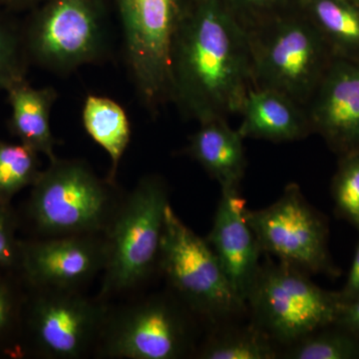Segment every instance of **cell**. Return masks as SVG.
<instances>
[{
    "mask_svg": "<svg viewBox=\"0 0 359 359\" xmlns=\"http://www.w3.org/2000/svg\"><path fill=\"white\" fill-rule=\"evenodd\" d=\"M252 87L247 32L223 0L189 2L175 35L171 102L199 124L240 114Z\"/></svg>",
    "mask_w": 359,
    "mask_h": 359,
    "instance_id": "obj_1",
    "label": "cell"
},
{
    "mask_svg": "<svg viewBox=\"0 0 359 359\" xmlns=\"http://www.w3.org/2000/svg\"><path fill=\"white\" fill-rule=\"evenodd\" d=\"M43 1L44 0H0V11L16 15L20 13H29Z\"/></svg>",
    "mask_w": 359,
    "mask_h": 359,
    "instance_id": "obj_30",
    "label": "cell"
},
{
    "mask_svg": "<svg viewBox=\"0 0 359 359\" xmlns=\"http://www.w3.org/2000/svg\"><path fill=\"white\" fill-rule=\"evenodd\" d=\"M252 87L276 90L308 107L334 54L299 7L247 32Z\"/></svg>",
    "mask_w": 359,
    "mask_h": 359,
    "instance_id": "obj_4",
    "label": "cell"
},
{
    "mask_svg": "<svg viewBox=\"0 0 359 359\" xmlns=\"http://www.w3.org/2000/svg\"><path fill=\"white\" fill-rule=\"evenodd\" d=\"M159 266L182 302L205 320H228L247 311L211 245L170 205L165 212Z\"/></svg>",
    "mask_w": 359,
    "mask_h": 359,
    "instance_id": "obj_7",
    "label": "cell"
},
{
    "mask_svg": "<svg viewBox=\"0 0 359 359\" xmlns=\"http://www.w3.org/2000/svg\"><path fill=\"white\" fill-rule=\"evenodd\" d=\"M289 359H359V339L332 325L285 347L280 353Z\"/></svg>",
    "mask_w": 359,
    "mask_h": 359,
    "instance_id": "obj_22",
    "label": "cell"
},
{
    "mask_svg": "<svg viewBox=\"0 0 359 359\" xmlns=\"http://www.w3.org/2000/svg\"><path fill=\"white\" fill-rule=\"evenodd\" d=\"M306 273L282 261L261 264L245 299L252 323L280 346H292L337 320L339 292L321 289Z\"/></svg>",
    "mask_w": 359,
    "mask_h": 359,
    "instance_id": "obj_6",
    "label": "cell"
},
{
    "mask_svg": "<svg viewBox=\"0 0 359 359\" xmlns=\"http://www.w3.org/2000/svg\"><path fill=\"white\" fill-rule=\"evenodd\" d=\"M334 325L344 328L359 339V294L340 302Z\"/></svg>",
    "mask_w": 359,
    "mask_h": 359,
    "instance_id": "obj_28",
    "label": "cell"
},
{
    "mask_svg": "<svg viewBox=\"0 0 359 359\" xmlns=\"http://www.w3.org/2000/svg\"><path fill=\"white\" fill-rule=\"evenodd\" d=\"M107 179L81 160L49 161L32 187L23 217L28 238L101 235L119 202Z\"/></svg>",
    "mask_w": 359,
    "mask_h": 359,
    "instance_id": "obj_2",
    "label": "cell"
},
{
    "mask_svg": "<svg viewBox=\"0 0 359 359\" xmlns=\"http://www.w3.org/2000/svg\"><path fill=\"white\" fill-rule=\"evenodd\" d=\"M335 212L359 233V152L339 157L332 182Z\"/></svg>",
    "mask_w": 359,
    "mask_h": 359,
    "instance_id": "obj_25",
    "label": "cell"
},
{
    "mask_svg": "<svg viewBox=\"0 0 359 359\" xmlns=\"http://www.w3.org/2000/svg\"><path fill=\"white\" fill-rule=\"evenodd\" d=\"M125 57L144 107L157 115L171 102L170 66L184 0H116Z\"/></svg>",
    "mask_w": 359,
    "mask_h": 359,
    "instance_id": "obj_8",
    "label": "cell"
},
{
    "mask_svg": "<svg viewBox=\"0 0 359 359\" xmlns=\"http://www.w3.org/2000/svg\"><path fill=\"white\" fill-rule=\"evenodd\" d=\"M202 1H208V0H191L190 2H202Z\"/></svg>",
    "mask_w": 359,
    "mask_h": 359,
    "instance_id": "obj_31",
    "label": "cell"
},
{
    "mask_svg": "<svg viewBox=\"0 0 359 359\" xmlns=\"http://www.w3.org/2000/svg\"><path fill=\"white\" fill-rule=\"evenodd\" d=\"M340 301H346L359 294V240L354 252L353 264L349 269L348 276L344 289L340 290Z\"/></svg>",
    "mask_w": 359,
    "mask_h": 359,
    "instance_id": "obj_29",
    "label": "cell"
},
{
    "mask_svg": "<svg viewBox=\"0 0 359 359\" xmlns=\"http://www.w3.org/2000/svg\"><path fill=\"white\" fill-rule=\"evenodd\" d=\"M25 285L0 271V353L21 354Z\"/></svg>",
    "mask_w": 359,
    "mask_h": 359,
    "instance_id": "obj_23",
    "label": "cell"
},
{
    "mask_svg": "<svg viewBox=\"0 0 359 359\" xmlns=\"http://www.w3.org/2000/svg\"><path fill=\"white\" fill-rule=\"evenodd\" d=\"M96 347L101 358H181L191 347L190 325L174 302L152 297L108 313Z\"/></svg>",
    "mask_w": 359,
    "mask_h": 359,
    "instance_id": "obj_11",
    "label": "cell"
},
{
    "mask_svg": "<svg viewBox=\"0 0 359 359\" xmlns=\"http://www.w3.org/2000/svg\"><path fill=\"white\" fill-rule=\"evenodd\" d=\"M221 190L211 231L205 240L218 257L231 287L245 304L261 268L259 257L263 252L248 223L245 200L240 188Z\"/></svg>",
    "mask_w": 359,
    "mask_h": 359,
    "instance_id": "obj_14",
    "label": "cell"
},
{
    "mask_svg": "<svg viewBox=\"0 0 359 359\" xmlns=\"http://www.w3.org/2000/svg\"><path fill=\"white\" fill-rule=\"evenodd\" d=\"M20 216L13 204L0 201V271L20 278Z\"/></svg>",
    "mask_w": 359,
    "mask_h": 359,
    "instance_id": "obj_27",
    "label": "cell"
},
{
    "mask_svg": "<svg viewBox=\"0 0 359 359\" xmlns=\"http://www.w3.org/2000/svg\"><path fill=\"white\" fill-rule=\"evenodd\" d=\"M81 118L86 133L109 156L111 169L107 180L114 184L131 139L128 115L109 97L88 94L82 106Z\"/></svg>",
    "mask_w": 359,
    "mask_h": 359,
    "instance_id": "obj_19",
    "label": "cell"
},
{
    "mask_svg": "<svg viewBox=\"0 0 359 359\" xmlns=\"http://www.w3.org/2000/svg\"><path fill=\"white\" fill-rule=\"evenodd\" d=\"M39 153L20 143L0 140V201L13 203L26 188H32L41 173Z\"/></svg>",
    "mask_w": 359,
    "mask_h": 359,
    "instance_id": "obj_21",
    "label": "cell"
},
{
    "mask_svg": "<svg viewBox=\"0 0 359 359\" xmlns=\"http://www.w3.org/2000/svg\"><path fill=\"white\" fill-rule=\"evenodd\" d=\"M271 337L256 323L226 327L205 340L198 358L203 359H275L280 353Z\"/></svg>",
    "mask_w": 359,
    "mask_h": 359,
    "instance_id": "obj_20",
    "label": "cell"
},
{
    "mask_svg": "<svg viewBox=\"0 0 359 359\" xmlns=\"http://www.w3.org/2000/svg\"><path fill=\"white\" fill-rule=\"evenodd\" d=\"M240 114L243 120L238 131L244 139L283 143L313 133L306 108L276 90L252 87Z\"/></svg>",
    "mask_w": 359,
    "mask_h": 359,
    "instance_id": "obj_15",
    "label": "cell"
},
{
    "mask_svg": "<svg viewBox=\"0 0 359 359\" xmlns=\"http://www.w3.org/2000/svg\"><path fill=\"white\" fill-rule=\"evenodd\" d=\"M25 289L21 354L76 359L97 346L109 313L103 299L80 290Z\"/></svg>",
    "mask_w": 359,
    "mask_h": 359,
    "instance_id": "obj_9",
    "label": "cell"
},
{
    "mask_svg": "<svg viewBox=\"0 0 359 359\" xmlns=\"http://www.w3.org/2000/svg\"><path fill=\"white\" fill-rule=\"evenodd\" d=\"M244 140L226 119L212 120L200 124L189 140L187 152L218 181L221 189H238L247 168Z\"/></svg>",
    "mask_w": 359,
    "mask_h": 359,
    "instance_id": "obj_17",
    "label": "cell"
},
{
    "mask_svg": "<svg viewBox=\"0 0 359 359\" xmlns=\"http://www.w3.org/2000/svg\"><path fill=\"white\" fill-rule=\"evenodd\" d=\"M245 32L297 8V0H223Z\"/></svg>",
    "mask_w": 359,
    "mask_h": 359,
    "instance_id": "obj_26",
    "label": "cell"
},
{
    "mask_svg": "<svg viewBox=\"0 0 359 359\" xmlns=\"http://www.w3.org/2000/svg\"><path fill=\"white\" fill-rule=\"evenodd\" d=\"M334 58L359 62V4L353 0H297Z\"/></svg>",
    "mask_w": 359,
    "mask_h": 359,
    "instance_id": "obj_18",
    "label": "cell"
},
{
    "mask_svg": "<svg viewBox=\"0 0 359 359\" xmlns=\"http://www.w3.org/2000/svg\"><path fill=\"white\" fill-rule=\"evenodd\" d=\"M353 1L358 2V4H359V0H353Z\"/></svg>",
    "mask_w": 359,
    "mask_h": 359,
    "instance_id": "obj_32",
    "label": "cell"
},
{
    "mask_svg": "<svg viewBox=\"0 0 359 359\" xmlns=\"http://www.w3.org/2000/svg\"><path fill=\"white\" fill-rule=\"evenodd\" d=\"M30 66L21 20L0 11V91L26 79Z\"/></svg>",
    "mask_w": 359,
    "mask_h": 359,
    "instance_id": "obj_24",
    "label": "cell"
},
{
    "mask_svg": "<svg viewBox=\"0 0 359 359\" xmlns=\"http://www.w3.org/2000/svg\"><path fill=\"white\" fill-rule=\"evenodd\" d=\"M167 184L148 175L120 201L105 233L106 263L101 297L129 292L146 282L159 266Z\"/></svg>",
    "mask_w": 359,
    "mask_h": 359,
    "instance_id": "obj_3",
    "label": "cell"
},
{
    "mask_svg": "<svg viewBox=\"0 0 359 359\" xmlns=\"http://www.w3.org/2000/svg\"><path fill=\"white\" fill-rule=\"evenodd\" d=\"M313 133L339 156L359 152V62L334 58L309 101Z\"/></svg>",
    "mask_w": 359,
    "mask_h": 359,
    "instance_id": "obj_13",
    "label": "cell"
},
{
    "mask_svg": "<svg viewBox=\"0 0 359 359\" xmlns=\"http://www.w3.org/2000/svg\"><path fill=\"white\" fill-rule=\"evenodd\" d=\"M105 263L100 235L21 238L20 276L28 289L80 290Z\"/></svg>",
    "mask_w": 359,
    "mask_h": 359,
    "instance_id": "obj_12",
    "label": "cell"
},
{
    "mask_svg": "<svg viewBox=\"0 0 359 359\" xmlns=\"http://www.w3.org/2000/svg\"><path fill=\"white\" fill-rule=\"evenodd\" d=\"M245 217L262 252L308 273L339 276L328 249L327 219L309 204L297 184H289L268 207L245 210Z\"/></svg>",
    "mask_w": 359,
    "mask_h": 359,
    "instance_id": "obj_10",
    "label": "cell"
},
{
    "mask_svg": "<svg viewBox=\"0 0 359 359\" xmlns=\"http://www.w3.org/2000/svg\"><path fill=\"white\" fill-rule=\"evenodd\" d=\"M11 117L7 126L20 143L55 160L56 139L52 133L51 110L58 98L51 86H32L26 79L20 80L6 90Z\"/></svg>",
    "mask_w": 359,
    "mask_h": 359,
    "instance_id": "obj_16",
    "label": "cell"
},
{
    "mask_svg": "<svg viewBox=\"0 0 359 359\" xmlns=\"http://www.w3.org/2000/svg\"><path fill=\"white\" fill-rule=\"evenodd\" d=\"M30 65L69 74L109 50L104 0H44L21 20Z\"/></svg>",
    "mask_w": 359,
    "mask_h": 359,
    "instance_id": "obj_5",
    "label": "cell"
}]
</instances>
